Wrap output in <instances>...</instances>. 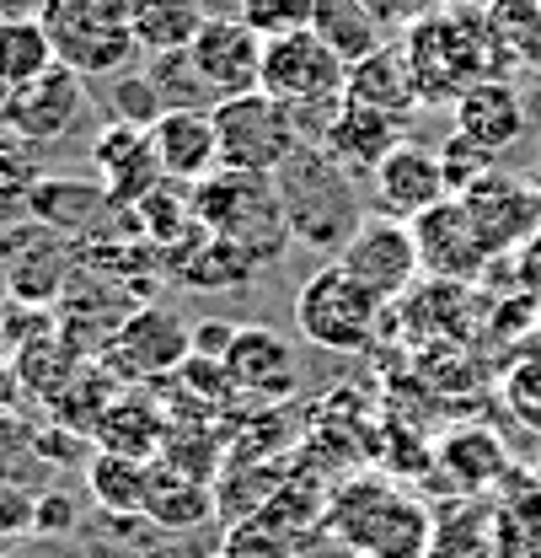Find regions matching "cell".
Returning <instances> with one entry per match:
<instances>
[{
    "instance_id": "obj_52",
    "label": "cell",
    "mask_w": 541,
    "mask_h": 558,
    "mask_svg": "<svg viewBox=\"0 0 541 558\" xmlns=\"http://www.w3.org/2000/svg\"><path fill=\"white\" fill-rule=\"evenodd\" d=\"M537 5H541V0H537Z\"/></svg>"
},
{
    "instance_id": "obj_8",
    "label": "cell",
    "mask_w": 541,
    "mask_h": 558,
    "mask_svg": "<svg viewBox=\"0 0 541 558\" xmlns=\"http://www.w3.org/2000/svg\"><path fill=\"white\" fill-rule=\"evenodd\" d=\"M258 92H269L273 102H284V108H339L348 97V65L306 27V33L263 44Z\"/></svg>"
},
{
    "instance_id": "obj_30",
    "label": "cell",
    "mask_w": 541,
    "mask_h": 558,
    "mask_svg": "<svg viewBox=\"0 0 541 558\" xmlns=\"http://www.w3.org/2000/svg\"><path fill=\"white\" fill-rule=\"evenodd\" d=\"M119 392H124V381H119L102 360H81V371L70 376L65 392L49 403V414L60 418V429H70V435H91L97 418L113 409Z\"/></svg>"
},
{
    "instance_id": "obj_41",
    "label": "cell",
    "mask_w": 541,
    "mask_h": 558,
    "mask_svg": "<svg viewBox=\"0 0 541 558\" xmlns=\"http://www.w3.org/2000/svg\"><path fill=\"white\" fill-rule=\"evenodd\" d=\"M27 532H33V494H22L11 478H0V558L11 554Z\"/></svg>"
},
{
    "instance_id": "obj_7",
    "label": "cell",
    "mask_w": 541,
    "mask_h": 558,
    "mask_svg": "<svg viewBox=\"0 0 541 558\" xmlns=\"http://www.w3.org/2000/svg\"><path fill=\"white\" fill-rule=\"evenodd\" d=\"M214 119V140H220V167L236 172H279L295 150H300V130L290 119L284 102H273L269 92H242V97H220L209 108Z\"/></svg>"
},
{
    "instance_id": "obj_10",
    "label": "cell",
    "mask_w": 541,
    "mask_h": 558,
    "mask_svg": "<svg viewBox=\"0 0 541 558\" xmlns=\"http://www.w3.org/2000/svg\"><path fill=\"white\" fill-rule=\"evenodd\" d=\"M0 269L11 284V301L54 306L75 275V242L44 220H22V226L0 231Z\"/></svg>"
},
{
    "instance_id": "obj_21",
    "label": "cell",
    "mask_w": 541,
    "mask_h": 558,
    "mask_svg": "<svg viewBox=\"0 0 541 558\" xmlns=\"http://www.w3.org/2000/svg\"><path fill=\"white\" fill-rule=\"evenodd\" d=\"M397 145H403V119L376 113V108L348 102V97H343L339 119H333V130H328V140H322V150L339 161L354 183H359V178H370V172L381 167V156H386V150H397Z\"/></svg>"
},
{
    "instance_id": "obj_6",
    "label": "cell",
    "mask_w": 541,
    "mask_h": 558,
    "mask_svg": "<svg viewBox=\"0 0 541 558\" xmlns=\"http://www.w3.org/2000/svg\"><path fill=\"white\" fill-rule=\"evenodd\" d=\"M381 323H386V301L376 290H365L339 264L317 269L295 290V328H300V339L328 349V354H359V349H370L376 333H381Z\"/></svg>"
},
{
    "instance_id": "obj_49",
    "label": "cell",
    "mask_w": 541,
    "mask_h": 558,
    "mask_svg": "<svg viewBox=\"0 0 541 558\" xmlns=\"http://www.w3.org/2000/svg\"><path fill=\"white\" fill-rule=\"evenodd\" d=\"M537 189H541V161H537Z\"/></svg>"
},
{
    "instance_id": "obj_31",
    "label": "cell",
    "mask_w": 541,
    "mask_h": 558,
    "mask_svg": "<svg viewBox=\"0 0 541 558\" xmlns=\"http://www.w3.org/2000/svg\"><path fill=\"white\" fill-rule=\"evenodd\" d=\"M429 558H499V521L472 499H456L451 510L434 515Z\"/></svg>"
},
{
    "instance_id": "obj_15",
    "label": "cell",
    "mask_w": 541,
    "mask_h": 558,
    "mask_svg": "<svg viewBox=\"0 0 541 558\" xmlns=\"http://www.w3.org/2000/svg\"><path fill=\"white\" fill-rule=\"evenodd\" d=\"M81 113H86V81L70 65H49L38 81H27L5 97L0 130H11L27 145H49V140H65Z\"/></svg>"
},
{
    "instance_id": "obj_46",
    "label": "cell",
    "mask_w": 541,
    "mask_h": 558,
    "mask_svg": "<svg viewBox=\"0 0 541 558\" xmlns=\"http://www.w3.org/2000/svg\"><path fill=\"white\" fill-rule=\"evenodd\" d=\"M16 16H38V0H0V22H16Z\"/></svg>"
},
{
    "instance_id": "obj_36",
    "label": "cell",
    "mask_w": 541,
    "mask_h": 558,
    "mask_svg": "<svg viewBox=\"0 0 541 558\" xmlns=\"http://www.w3.org/2000/svg\"><path fill=\"white\" fill-rule=\"evenodd\" d=\"M220 558H295V532H284L263 510H258V515H242V521L225 532Z\"/></svg>"
},
{
    "instance_id": "obj_44",
    "label": "cell",
    "mask_w": 541,
    "mask_h": 558,
    "mask_svg": "<svg viewBox=\"0 0 541 558\" xmlns=\"http://www.w3.org/2000/svg\"><path fill=\"white\" fill-rule=\"evenodd\" d=\"M16 398H22V381H16V360L0 349V414H11L16 409Z\"/></svg>"
},
{
    "instance_id": "obj_32",
    "label": "cell",
    "mask_w": 541,
    "mask_h": 558,
    "mask_svg": "<svg viewBox=\"0 0 541 558\" xmlns=\"http://www.w3.org/2000/svg\"><path fill=\"white\" fill-rule=\"evenodd\" d=\"M145 521L156 532H194L204 521H214V488L194 484V478H177L172 468L156 462V488H150Z\"/></svg>"
},
{
    "instance_id": "obj_42",
    "label": "cell",
    "mask_w": 541,
    "mask_h": 558,
    "mask_svg": "<svg viewBox=\"0 0 541 558\" xmlns=\"http://www.w3.org/2000/svg\"><path fill=\"white\" fill-rule=\"evenodd\" d=\"M231 339H236V328H231V323H220V317H209V323H199V328H194V354L225 360Z\"/></svg>"
},
{
    "instance_id": "obj_19",
    "label": "cell",
    "mask_w": 541,
    "mask_h": 558,
    "mask_svg": "<svg viewBox=\"0 0 541 558\" xmlns=\"http://www.w3.org/2000/svg\"><path fill=\"white\" fill-rule=\"evenodd\" d=\"M150 145H156V161H161L167 183L194 189V183H204L209 172H220V140H214L209 108L161 113V119L150 124Z\"/></svg>"
},
{
    "instance_id": "obj_12",
    "label": "cell",
    "mask_w": 541,
    "mask_h": 558,
    "mask_svg": "<svg viewBox=\"0 0 541 558\" xmlns=\"http://www.w3.org/2000/svg\"><path fill=\"white\" fill-rule=\"evenodd\" d=\"M339 269L359 279L365 290H376L381 301H403V290L423 275L418 264V242H413V226L407 220H359V231L343 242V253L333 258Z\"/></svg>"
},
{
    "instance_id": "obj_39",
    "label": "cell",
    "mask_w": 541,
    "mask_h": 558,
    "mask_svg": "<svg viewBox=\"0 0 541 558\" xmlns=\"http://www.w3.org/2000/svg\"><path fill=\"white\" fill-rule=\"evenodd\" d=\"M108 102H113V119L139 124V130H150V124L167 113L145 70H124V75H113V86H108Z\"/></svg>"
},
{
    "instance_id": "obj_33",
    "label": "cell",
    "mask_w": 541,
    "mask_h": 558,
    "mask_svg": "<svg viewBox=\"0 0 541 558\" xmlns=\"http://www.w3.org/2000/svg\"><path fill=\"white\" fill-rule=\"evenodd\" d=\"M54 60V44L49 33L38 27V16H16V22H0V86L16 92L27 81H38Z\"/></svg>"
},
{
    "instance_id": "obj_50",
    "label": "cell",
    "mask_w": 541,
    "mask_h": 558,
    "mask_svg": "<svg viewBox=\"0 0 541 558\" xmlns=\"http://www.w3.org/2000/svg\"><path fill=\"white\" fill-rule=\"evenodd\" d=\"M537 317H541V301H537Z\"/></svg>"
},
{
    "instance_id": "obj_51",
    "label": "cell",
    "mask_w": 541,
    "mask_h": 558,
    "mask_svg": "<svg viewBox=\"0 0 541 558\" xmlns=\"http://www.w3.org/2000/svg\"><path fill=\"white\" fill-rule=\"evenodd\" d=\"M5 558H16V554H5Z\"/></svg>"
},
{
    "instance_id": "obj_34",
    "label": "cell",
    "mask_w": 541,
    "mask_h": 558,
    "mask_svg": "<svg viewBox=\"0 0 541 558\" xmlns=\"http://www.w3.org/2000/svg\"><path fill=\"white\" fill-rule=\"evenodd\" d=\"M145 75H150V86H156V97H161L167 113H177V108H214V102H220V97L209 92V81L199 75L188 49L150 54V60H145Z\"/></svg>"
},
{
    "instance_id": "obj_5",
    "label": "cell",
    "mask_w": 541,
    "mask_h": 558,
    "mask_svg": "<svg viewBox=\"0 0 541 558\" xmlns=\"http://www.w3.org/2000/svg\"><path fill=\"white\" fill-rule=\"evenodd\" d=\"M38 27L49 33L54 60L81 81H113L139 54L130 0H38Z\"/></svg>"
},
{
    "instance_id": "obj_9",
    "label": "cell",
    "mask_w": 541,
    "mask_h": 558,
    "mask_svg": "<svg viewBox=\"0 0 541 558\" xmlns=\"http://www.w3.org/2000/svg\"><path fill=\"white\" fill-rule=\"evenodd\" d=\"M188 354H194V328L172 306H135L102 344V365L119 381H167Z\"/></svg>"
},
{
    "instance_id": "obj_48",
    "label": "cell",
    "mask_w": 541,
    "mask_h": 558,
    "mask_svg": "<svg viewBox=\"0 0 541 558\" xmlns=\"http://www.w3.org/2000/svg\"><path fill=\"white\" fill-rule=\"evenodd\" d=\"M537 478H541V446H537Z\"/></svg>"
},
{
    "instance_id": "obj_4",
    "label": "cell",
    "mask_w": 541,
    "mask_h": 558,
    "mask_svg": "<svg viewBox=\"0 0 541 558\" xmlns=\"http://www.w3.org/2000/svg\"><path fill=\"white\" fill-rule=\"evenodd\" d=\"M328 532L365 558H429L434 515L386 478H354L328 505Z\"/></svg>"
},
{
    "instance_id": "obj_20",
    "label": "cell",
    "mask_w": 541,
    "mask_h": 558,
    "mask_svg": "<svg viewBox=\"0 0 541 558\" xmlns=\"http://www.w3.org/2000/svg\"><path fill=\"white\" fill-rule=\"evenodd\" d=\"M225 371H231L236 392L263 398V403L295 392V349L273 328H236V339L225 349Z\"/></svg>"
},
{
    "instance_id": "obj_35",
    "label": "cell",
    "mask_w": 541,
    "mask_h": 558,
    "mask_svg": "<svg viewBox=\"0 0 541 558\" xmlns=\"http://www.w3.org/2000/svg\"><path fill=\"white\" fill-rule=\"evenodd\" d=\"M482 11H488L493 33L504 38V49H509L520 65H537V54H541V5L537 0H493V5H482Z\"/></svg>"
},
{
    "instance_id": "obj_28",
    "label": "cell",
    "mask_w": 541,
    "mask_h": 558,
    "mask_svg": "<svg viewBox=\"0 0 541 558\" xmlns=\"http://www.w3.org/2000/svg\"><path fill=\"white\" fill-rule=\"evenodd\" d=\"M11 360H16V381H22V392L54 403V398L70 387V376L81 371L86 354L70 344L60 328H49V333H38V339H27V344L11 349Z\"/></svg>"
},
{
    "instance_id": "obj_27",
    "label": "cell",
    "mask_w": 541,
    "mask_h": 558,
    "mask_svg": "<svg viewBox=\"0 0 541 558\" xmlns=\"http://www.w3.org/2000/svg\"><path fill=\"white\" fill-rule=\"evenodd\" d=\"M199 0H130V27H135L139 54H172V49H188L204 27Z\"/></svg>"
},
{
    "instance_id": "obj_38",
    "label": "cell",
    "mask_w": 541,
    "mask_h": 558,
    "mask_svg": "<svg viewBox=\"0 0 541 558\" xmlns=\"http://www.w3.org/2000/svg\"><path fill=\"white\" fill-rule=\"evenodd\" d=\"M504 409L515 414L520 429H537L541 435V349L504 371Z\"/></svg>"
},
{
    "instance_id": "obj_14",
    "label": "cell",
    "mask_w": 541,
    "mask_h": 558,
    "mask_svg": "<svg viewBox=\"0 0 541 558\" xmlns=\"http://www.w3.org/2000/svg\"><path fill=\"white\" fill-rule=\"evenodd\" d=\"M413 242H418L423 275L445 279V284H467V279H477L488 264H493L488 242L477 236L472 215H467V205H462L456 194L440 199L434 209H423V215L413 220Z\"/></svg>"
},
{
    "instance_id": "obj_24",
    "label": "cell",
    "mask_w": 541,
    "mask_h": 558,
    "mask_svg": "<svg viewBox=\"0 0 541 558\" xmlns=\"http://www.w3.org/2000/svg\"><path fill=\"white\" fill-rule=\"evenodd\" d=\"M348 102H365V108L392 113V119L407 124V113L418 108V92H413V75H407L397 44H386V49H376L370 60L348 65Z\"/></svg>"
},
{
    "instance_id": "obj_1",
    "label": "cell",
    "mask_w": 541,
    "mask_h": 558,
    "mask_svg": "<svg viewBox=\"0 0 541 558\" xmlns=\"http://www.w3.org/2000/svg\"><path fill=\"white\" fill-rule=\"evenodd\" d=\"M403 65L413 75L418 108H456V97L477 81H509V70L520 65L504 38L493 33L482 5H434L407 16L403 38Z\"/></svg>"
},
{
    "instance_id": "obj_17",
    "label": "cell",
    "mask_w": 541,
    "mask_h": 558,
    "mask_svg": "<svg viewBox=\"0 0 541 558\" xmlns=\"http://www.w3.org/2000/svg\"><path fill=\"white\" fill-rule=\"evenodd\" d=\"M188 54L214 97H242V92H258L263 81V38L242 16H204Z\"/></svg>"
},
{
    "instance_id": "obj_25",
    "label": "cell",
    "mask_w": 541,
    "mask_h": 558,
    "mask_svg": "<svg viewBox=\"0 0 541 558\" xmlns=\"http://www.w3.org/2000/svg\"><path fill=\"white\" fill-rule=\"evenodd\" d=\"M311 33L339 54L343 65H359V60H370L376 49H386V22H381L365 0H317Z\"/></svg>"
},
{
    "instance_id": "obj_11",
    "label": "cell",
    "mask_w": 541,
    "mask_h": 558,
    "mask_svg": "<svg viewBox=\"0 0 541 558\" xmlns=\"http://www.w3.org/2000/svg\"><path fill=\"white\" fill-rule=\"evenodd\" d=\"M456 199L467 205L477 236L488 242L493 258L520 253L541 231V189L526 183V178H509V172H493V167H488V172H477Z\"/></svg>"
},
{
    "instance_id": "obj_43",
    "label": "cell",
    "mask_w": 541,
    "mask_h": 558,
    "mask_svg": "<svg viewBox=\"0 0 541 558\" xmlns=\"http://www.w3.org/2000/svg\"><path fill=\"white\" fill-rule=\"evenodd\" d=\"M520 284H526V290L541 301V231L526 242V247H520Z\"/></svg>"
},
{
    "instance_id": "obj_16",
    "label": "cell",
    "mask_w": 541,
    "mask_h": 558,
    "mask_svg": "<svg viewBox=\"0 0 541 558\" xmlns=\"http://www.w3.org/2000/svg\"><path fill=\"white\" fill-rule=\"evenodd\" d=\"M91 167L102 172L97 183H102V194H108L113 209L145 205L167 183V172L156 161V145H150V130L124 124V119H108L97 130V140H91Z\"/></svg>"
},
{
    "instance_id": "obj_22",
    "label": "cell",
    "mask_w": 541,
    "mask_h": 558,
    "mask_svg": "<svg viewBox=\"0 0 541 558\" xmlns=\"http://www.w3.org/2000/svg\"><path fill=\"white\" fill-rule=\"evenodd\" d=\"M167 435H172V418L161 414L150 398H139V392H119V398H113V409L97 418V429H91L97 451L135 457V462H161Z\"/></svg>"
},
{
    "instance_id": "obj_37",
    "label": "cell",
    "mask_w": 541,
    "mask_h": 558,
    "mask_svg": "<svg viewBox=\"0 0 541 558\" xmlns=\"http://www.w3.org/2000/svg\"><path fill=\"white\" fill-rule=\"evenodd\" d=\"M263 44L269 38H290V33H306L317 22V0H242L236 11Z\"/></svg>"
},
{
    "instance_id": "obj_45",
    "label": "cell",
    "mask_w": 541,
    "mask_h": 558,
    "mask_svg": "<svg viewBox=\"0 0 541 558\" xmlns=\"http://www.w3.org/2000/svg\"><path fill=\"white\" fill-rule=\"evenodd\" d=\"M365 5H370V11L381 16V22H392V16H407V11H413L418 0H365Z\"/></svg>"
},
{
    "instance_id": "obj_29",
    "label": "cell",
    "mask_w": 541,
    "mask_h": 558,
    "mask_svg": "<svg viewBox=\"0 0 541 558\" xmlns=\"http://www.w3.org/2000/svg\"><path fill=\"white\" fill-rule=\"evenodd\" d=\"M22 205H27L33 220H44V226H54L65 236H81L86 226H97L102 209H113L102 183H65V178H38Z\"/></svg>"
},
{
    "instance_id": "obj_18",
    "label": "cell",
    "mask_w": 541,
    "mask_h": 558,
    "mask_svg": "<svg viewBox=\"0 0 541 558\" xmlns=\"http://www.w3.org/2000/svg\"><path fill=\"white\" fill-rule=\"evenodd\" d=\"M456 140H467L472 150H482L488 161L504 156L509 145H520L531 113H526V97L515 81H477L456 97Z\"/></svg>"
},
{
    "instance_id": "obj_2",
    "label": "cell",
    "mask_w": 541,
    "mask_h": 558,
    "mask_svg": "<svg viewBox=\"0 0 541 558\" xmlns=\"http://www.w3.org/2000/svg\"><path fill=\"white\" fill-rule=\"evenodd\" d=\"M194 215H199V226L209 236L231 242L258 269L279 264L284 247L295 242L284 199H279V183L269 172H236V167L209 172L204 183H194Z\"/></svg>"
},
{
    "instance_id": "obj_26",
    "label": "cell",
    "mask_w": 541,
    "mask_h": 558,
    "mask_svg": "<svg viewBox=\"0 0 541 558\" xmlns=\"http://www.w3.org/2000/svg\"><path fill=\"white\" fill-rule=\"evenodd\" d=\"M86 488H91V499H97L102 515H145L150 488H156V462L97 451L86 462Z\"/></svg>"
},
{
    "instance_id": "obj_40",
    "label": "cell",
    "mask_w": 541,
    "mask_h": 558,
    "mask_svg": "<svg viewBox=\"0 0 541 558\" xmlns=\"http://www.w3.org/2000/svg\"><path fill=\"white\" fill-rule=\"evenodd\" d=\"M81 526V505L70 499L65 488L33 494V537H70Z\"/></svg>"
},
{
    "instance_id": "obj_13",
    "label": "cell",
    "mask_w": 541,
    "mask_h": 558,
    "mask_svg": "<svg viewBox=\"0 0 541 558\" xmlns=\"http://www.w3.org/2000/svg\"><path fill=\"white\" fill-rule=\"evenodd\" d=\"M365 189H370L376 215H386V220H407V226H413L423 209H434L440 199H451V178H445L440 150L413 145V140H403L397 150H386V156H381V167L365 178Z\"/></svg>"
},
{
    "instance_id": "obj_3",
    "label": "cell",
    "mask_w": 541,
    "mask_h": 558,
    "mask_svg": "<svg viewBox=\"0 0 541 558\" xmlns=\"http://www.w3.org/2000/svg\"><path fill=\"white\" fill-rule=\"evenodd\" d=\"M273 183H279V199H284V215H290V236L306 242L311 253L339 258L343 242L359 231V183L317 145H300L273 172Z\"/></svg>"
},
{
    "instance_id": "obj_23",
    "label": "cell",
    "mask_w": 541,
    "mask_h": 558,
    "mask_svg": "<svg viewBox=\"0 0 541 558\" xmlns=\"http://www.w3.org/2000/svg\"><path fill=\"white\" fill-rule=\"evenodd\" d=\"M440 468L451 473V488L462 499H472V494H482L488 484H499L509 473V451H504V440L493 429L467 424V429H451L440 440Z\"/></svg>"
},
{
    "instance_id": "obj_47",
    "label": "cell",
    "mask_w": 541,
    "mask_h": 558,
    "mask_svg": "<svg viewBox=\"0 0 541 558\" xmlns=\"http://www.w3.org/2000/svg\"><path fill=\"white\" fill-rule=\"evenodd\" d=\"M440 5H493V0H440Z\"/></svg>"
}]
</instances>
